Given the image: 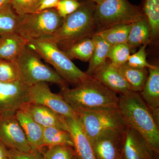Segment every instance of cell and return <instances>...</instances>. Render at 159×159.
I'll list each match as a JSON object with an SVG mask.
<instances>
[{
    "label": "cell",
    "mask_w": 159,
    "mask_h": 159,
    "mask_svg": "<svg viewBox=\"0 0 159 159\" xmlns=\"http://www.w3.org/2000/svg\"><path fill=\"white\" fill-rule=\"evenodd\" d=\"M0 159H9V149L0 141Z\"/></svg>",
    "instance_id": "obj_36"
},
{
    "label": "cell",
    "mask_w": 159,
    "mask_h": 159,
    "mask_svg": "<svg viewBox=\"0 0 159 159\" xmlns=\"http://www.w3.org/2000/svg\"><path fill=\"white\" fill-rule=\"evenodd\" d=\"M20 109L28 114L44 128L54 127L68 131L65 117L47 107L29 102L23 105Z\"/></svg>",
    "instance_id": "obj_14"
},
{
    "label": "cell",
    "mask_w": 159,
    "mask_h": 159,
    "mask_svg": "<svg viewBox=\"0 0 159 159\" xmlns=\"http://www.w3.org/2000/svg\"><path fill=\"white\" fill-rule=\"evenodd\" d=\"M15 116L23 129L31 149L43 152V148L44 147V127L21 110L16 111Z\"/></svg>",
    "instance_id": "obj_18"
},
{
    "label": "cell",
    "mask_w": 159,
    "mask_h": 159,
    "mask_svg": "<svg viewBox=\"0 0 159 159\" xmlns=\"http://www.w3.org/2000/svg\"><path fill=\"white\" fill-rule=\"evenodd\" d=\"M58 48L71 60L89 61L93 52L95 44L92 37H86Z\"/></svg>",
    "instance_id": "obj_21"
},
{
    "label": "cell",
    "mask_w": 159,
    "mask_h": 159,
    "mask_svg": "<svg viewBox=\"0 0 159 159\" xmlns=\"http://www.w3.org/2000/svg\"><path fill=\"white\" fill-rule=\"evenodd\" d=\"M151 39L150 28L145 16L133 23L127 43L131 48L147 45Z\"/></svg>",
    "instance_id": "obj_22"
},
{
    "label": "cell",
    "mask_w": 159,
    "mask_h": 159,
    "mask_svg": "<svg viewBox=\"0 0 159 159\" xmlns=\"http://www.w3.org/2000/svg\"><path fill=\"white\" fill-rule=\"evenodd\" d=\"M77 115L90 141L105 131L126 128L118 107L83 112Z\"/></svg>",
    "instance_id": "obj_8"
},
{
    "label": "cell",
    "mask_w": 159,
    "mask_h": 159,
    "mask_svg": "<svg viewBox=\"0 0 159 159\" xmlns=\"http://www.w3.org/2000/svg\"><path fill=\"white\" fill-rule=\"evenodd\" d=\"M131 48L127 43L111 46L107 58L111 63L118 68L127 62Z\"/></svg>",
    "instance_id": "obj_28"
},
{
    "label": "cell",
    "mask_w": 159,
    "mask_h": 159,
    "mask_svg": "<svg viewBox=\"0 0 159 159\" xmlns=\"http://www.w3.org/2000/svg\"><path fill=\"white\" fill-rule=\"evenodd\" d=\"M142 11L149 25L151 39L157 38L159 33V0H145Z\"/></svg>",
    "instance_id": "obj_27"
},
{
    "label": "cell",
    "mask_w": 159,
    "mask_h": 159,
    "mask_svg": "<svg viewBox=\"0 0 159 159\" xmlns=\"http://www.w3.org/2000/svg\"><path fill=\"white\" fill-rule=\"evenodd\" d=\"M22 16L13 10L11 5L0 9V36L16 33Z\"/></svg>",
    "instance_id": "obj_25"
},
{
    "label": "cell",
    "mask_w": 159,
    "mask_h": 159,
    "mask_svg": "<svg viewBox=\"0 0 159 159\" xmlns=\"http://www.w3.org/2000/svg\"><path fill=\"white\" fill-rule=\"evenodd\" d=\"M119 73L130 86L132 92H141L148 77L147 68H138L125 64L117 68Z\"/></svg>",
    "instance_id": "obj_23"
},
{
    "label": "cell",
    "mask_w": 159,
    "mask_h": 159,
    "mask_svg": "<svg viewBox=\"0 0 159 159\" xmlns=\"http://www.w3.org/2000/svg\"><path fill=\"white\" fill-rule=\"evenodd\" d=\"M12 0H0V9L11 5Z\"/></svg>",
    "instance_id": "obj_37"
},
{
    "label": "cell",
    "mask_w": 159,
    "mask_h": 159,
    "mask_svg": "<svg viewBox=\"0 0 159 159\" xmlns=\"http://www.w3.org/2000/svg\"><path fill=\"white\" fill-rule=\"evenodd\" d=\"M29 41L17 33L0 36V59L16 61L27 46Z\"/></svg>",
    "instance_id": "obj_19"
},
{
    "label": "cell",
    "mask_w": 159,
    "mask_h": 159,
    "mask_svg": "<svg viewBox=\"0 0 159 159\" xmlns=\"http://www.w3.org/2000/svg\"><path fill=\"white\" fill-rule=\"evenodd\" d=\"M80 6L64 18L62 25L54 34L44 39L58 47L68 44L96 33L94 13L96 4L92 0H79Z\"/></svg>",
    "instance_id": "obj_3"
},
{
    "label": "cell",
    "mask_w": 159,
    "mask_h": 159,
    "mask_svg": "<svg viewBox=\"0 0 159 159\" xmlns=\"http://www.w3.org/2000/svg\"><path fill=\"white\" fill-rule=\"evenodd\" d=\"M29 102L47 107L65 118L77 116L60 94L51 92L47 83H39L29 87Z\"/></svg>",
    "instance_id": "obj_9"
},
{
    "label": "cell",
    "mask_w": 159,
    "mask_h": 159,
    "mask_svg": "<svg viewBox=\"0 0 159 159\" xmlns=\"http://www.w3.org/2000/svg\"><path fill=\"white\" fill-rule=\"evenodd\" d=\"M156 154L139 132L125 128L121 159H153Z\"/></svg>",
    "instance_id": "obj_13"
},
{
    "label": "cell",
    "mask_w": 159,
    "mask_h": 159,
    "mask_svg": "<svg viewBox=\"0 0 159 159\" xmlns=\"http://www.w3.org/2000/svg\"><path fill=\"white\" fill-rule=\"evenodd\" d=\"M43 142L44 147L57 145L74 146L72 138L68 131L54 127L44 128Z\"/></svg>",
    "instance_id": "obj_26"
},
{
    "label": "cell",
    "mask_w": 159,
    "mask_h": 159,
    "mask_svg": "<svg viewBox=\"0 0 159 159\" xmlns=\"http://www.w3.org/2000/svg\"><path fill=\"white\" fill-rule=\"evenodd\" d=\"M125 129L105 131L90 141L96 159H121Z\"/></svg>",
    "instance_id": "obj_10"
},
{
    "label": "cell",
    "mask_w": 159,
    "mask_h": 159,
    "mask_svg": "<svg viewBox=\"0 0 159 159\" xmlns=\"http://www.w3.org/2000/svg\"><path fill=\"white\" fill-rule=\"evenodd\" d=\"M153 159H159V154H156L154 157Z\"/></svg>",
    "instance_id": "obj_39"
},
{
    "label": "cell",
    "mask_w": 159,
    "mask_h": 159,
    "mask_svg": "<svg viewBox=\"0 0 159 159\" xmlns=\"http://www.w3.org/2000/svg\"><path fill=\"white\" fill-rule=\"evenodd\" d=\"M132 25V24L116 25L96 32L95 34L105 40L111 46L125 43H127Z\"/></svg>",
    "instance_id": "obj_24"
},
{
    "label": "cell",
    "mask_w": 159,
    "mask_h": 159,
    "mask_svg": "<svg viewBox=\"0 0 159 159\" xmlns=\"http://www.w3.org/2000/svg\"><path fill=\"white\" fill-rule=\"evenodd\" d=\"M27 47L53 66L68 84L74 87L91 77L77 67L54 43L44 39L33 40L29 41Z\"/></svg>",
    "instance_id": "obj_4"
},
{
    "label": "cell",
    "mask_w": 159,
    "mask_h": 159,
    "mask_svg": "<svg viewBox=\"0 0 159 159\" xmlns=\"http://www.w3.org/2000/svg\"><path fill=\"white\" fill-rule=\"evenodd\" d=\"M93 77L98 81L119 95L131 92L130 86L119 73L116 67L107 61L105 66Z\"/></svg>",
    "instance_id": "obj_17"
},
{
    "label": "cell",
    "mask_w": 159,
    "mask_h": 159,
    "mask_svg": "<svg viewBox=\"0 0 159 159\" xmlns=\"http://www.w3.org/2000/svg\"><path fill=\"white\" fill-rule=\"evenodd\" d=\"M148 74L141 97L150 109L154 119L159 125V68L155 66L148 69Z\"/></svg>",
    "instance_id": "obj_16"
},
{
    "label": "cell",
    "mask_w": 159,
    "mask_h": 159,
    "mask_svg": "<svg viewBox=\"0 0 159 159\" xmlns=\"http://www.w3.org/2000/svg\"><path fill=\"white\" fill-rule=\"evenodd\" d=\"M41 1V0H12L11 5L18 14L22 16L35 12Z\"/></svg>",
    "instance_id": "obj_31"
},
{
    "label": "cell",
    "mask_w": 159,
    "mask_h": 159,
    "mask_svg": "<svg viewBox=\"0 0 159 159\" xmlns=\"http://www.w3.org/2000/svg\"><path fill=\"white\" fill-rule=\"evenodd\" d=\"M16 62L19 81L27 86L45 82L57 84L61 89L68 87L67 83L56 71L44 64L38 54L27 46Z\"/></svg>",
    "instance_id": "obj_6"
},
{
    "label": "cell",
    "mask_w": 159,
    "mask_h": 159,
    "mask_svg": "<svg viewBox=\"0 0 159 159\" xmlns=\"http://www.w3.org/2000/svg\"><path fill=\"white\" fill-rule=\"evenodd\" d=\"M146 47V45L141 46L139 51L130 55L126 64L130 66L138 68H152L155 67V66L150 64L147 61Z\"/></svg>",
    "instance_id": "obj_32"
},
{
    "label": "cell",
    "mask_w": 159,
    "mask_h": 159,
    "mask_svg": "<svg viewBox=\"0 0 159 159\" xmlns=\"http://www.w3.org/2000/svg\"><path fill=\"white\" fill-rule=\"evenodd\" d=\"M63 20L55 9L24 15L16 33L29 41L43 39L54 34Z\"/></svg>",
    "instance_id": "obj_7"
},
{
    "label": "cell",
    "mask_w": 159,
    "mask_h": 159,
    "mask_svg": "<svg viewBox=\"0 0 159 159\" xmlns=\"http://www.w3.org/2000/svg\"></svg>",
    "instance_id": "obj_41"
},
{
    "label": "cell",
    "mask_w": 159,
    "mask_h": 159,
    "mask_svg": "<svg viewBox=\"0 0 159 159\" xmlns=\"http://www.w3.org/2000/svg\"><path fill=\"white\" fill-rule=\"evenodd\" d=\"M92 1L96 4H99V3L102 2L103 0H92Z\"/></svg>",
    "instance_id": "obj_38"
},
{
    "label": "cell",
    "mask_w": 159,
    "mask_h": 159,
    "mask_svg": "<svg viewBox=\"0 0 159 159\" xmlns=\"http://www.w3.org/2000/svg\"><path fill=\"white\" fill-rule=\"evenodd\" d=\"M80 5L79 0H60L55 9L58 14L64 18L76 11Z\"/></svg>",
    "instance_id": "obj_33"
},
{
    "label": "cell",
    "mask_w": 159,
    "mask_h": 159,
    "mask_svg": "<svg viewBox=\"0 0 159 159\" xmlns=\"http://www.w3.org/2000/svg\"><path fill=\"white\" fill-rule=\"evenodd\" d=\"M29 89V87L19 81H0V116L15 113L23 105L30 102Z\"/></svg>",
    "instance_id": "obj_12"
},
{
    "label": "cell",
    "mask_w": 159,
    "mask_h": 159,
    "mask_svg": "<svg viewBox=\"0 0 159 159\" xmlns=\"http://www.w3.org/2000/svg\"><path fill=\"white\" fill-rule=\"evenodd\" d=\"M78 159L77 158V157H76V156H75V154H74V157H73V159Z\"/></svg>",
    "instance_id": "obj_40"
},
{
    "label": "cell",
    "mask_w": 159,
    "mask_h": 159,
    "mask_svg": "<svg viewBox=\"0 0 159 159\" xmlns=\"http://www.w3.org/2000/svg\"><path fill=\"white\" fill-rule=\"evenodd\" d=\"M92 38L94 41L95 48L89 61L88 69L85 73L89 76L93 77L106 63L111 45L105 40L97 34H94Z\"/></svg>",
    "instance_id": "obj_20"
},
{
    "label": "cell",
    "mask_w": 159,
    "mask_h": 159,
    "mask_svg": "<svg viewBox=\"0 0 159 159\" xmlns=\"http://www.w3.org/2000/svg\"><path fill=\"white\" fill-rule=\"evenodd\" d=\"M9 159H43V152L38 151L22 152L15 149H9Z\"/></svg>",
    "instance_id": "obj_34"
},
{
    "label": "cell",
    "mask_w": 159,
    "mask_h": 159,
    "mask_svg": "<svg viewBox=\"0 0 159 159\" xmlns=\"http://www.w3.org/2000/svg\"><path fill=\"white\" fill-rule=\"evenodd\" d=\"M59 94L76 114L118 107L119 100L117 94L93 77L74 88L61 89Z\"/></svg>",
    "instance_id": "obj_2"
},
{
    "label": "cell",
    "mask_w": 159,
    "mask_h": 159,
    "mask_svg": "<svg viewBox=\"0 0 159 159\" xmlns=\"http://www.w3.org/2000/svg\"><path fill=\"white\" fill-rule=\"evenodd\" d=\"M43 154V159H72L75 154L74 148L69 145L49 146Z\"/></svg>",
    "instance_id": "obj_30"
},
{
    "label": "cell",
    "mask_w": 159,
    "mask_h": 159,
    "mask_svg": "<svg viewBox=\"0 0 159 159\" xmlns=\"http://www.w3.org/2000/svg\"><path fill=\"white\" fill-rule=\"evenodd\" d=\"M68 131L74 144L75 155L78 159H96L92 144L86 134L77 116L65 118Z\"/></svg>",
    "instance_id": "obj_15"
},
{
    "label": "cell",
    "mask_w": 159,
    "mask_h": 159,
    "mask_svg": "<svg viewBox=\"0 0 159 159\" xmlns=\"http://www.w3.org/2000/svg\"><path fill=\"white\" fill-rule=\"evenodd\" d=\"M144 16L139 7L128 0H103L95 7L96 32L120 24H133Z\"/></svg>",
    "instance_id": "obj_5"
},
{
    "label": "cell",
    "mask_w": 159,
    "mask_h": 159,
    "mask_svg": "<svg viewBox=\"0 0 159 159\" xmlns=\"http://www.w3.org/2000/svg\"><path fill=\"white\" fill-rule=\"evenodd\" d=\"M119 97L118 108L125 126L137 131L152 149L159 154V125L141 95L131 91Z\"/></svg>",
    "instance_id": "obj_1"
},
{
    "label": "cell",
    "mask_w": 159,
    "mask_h": 159,
    "mask_svg": "<svg viewBox=\"0 0 159 159\" xmlns=\"http://www.w3.org/2000/svg\"><path fill=\"white\" fill-rule=\"evenodd\" d=\"M60 0H41L35 12L55 9Z\"/></svg>",
    "instance_id": "obj_35"
},
{
    "label": "cell",
    "mask_w": 159,
    "mask_h": 159,
    "mask_svg": "<svg viewBox=\"0 0 159 159\" xmlns=\"http://www.w3.org/2000/svg\"><path fill=\"white\" fill-rule=\"evenodd\" d=\"M15 113L0 116V141L8 149L22 152L32 150Z\"/></svg>",
    "instance_id": "obj_11"
},
{
    "label": "cell",
    "mask_w": 159,
    "mask_h": 159,
    "mask_svg": "<svg viewBox=\"0 0 159 159\" xmlns=\"http://www.w3.org/2000/svg\"><path fill=\"white\" fill-rule=\"evenodd\" d=\"M19 81V72L16 61L0 59V81L13 83Z\"/></svg>",
    "instance_id": "obj_29"
}]
</instances>
